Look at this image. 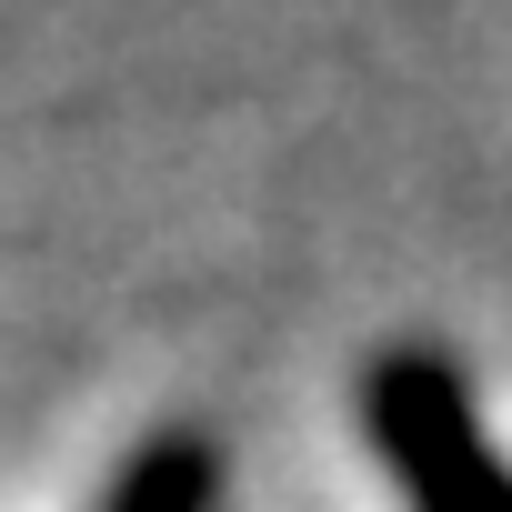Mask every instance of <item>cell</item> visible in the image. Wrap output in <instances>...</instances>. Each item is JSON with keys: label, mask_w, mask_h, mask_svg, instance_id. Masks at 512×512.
<instances>
[{"label": "cell", "mask_w": 512, "mask_h": 512, "mask_svg": "<svg viewBox=\"0 0 512 512\" xmlns=\"http://www.w3.org/2000/svg\"><path fill=\"white\" fill-rule=\"evenodd\" d=\"M221 492H231L221 442L191 432V422H171V432H151V442L121 452V472L101 482L91 512H221Z\"/></svg>", "instance_id": "obj_2"}, {"label": "cell", "mask_w": 512, "mask_h": 512, "mask_svg": "<svg viewBox=\"0 0 512 512\" xmlns=\"http://www.w3.org/2000/svg\"><path fill=\"white\" fill-rule=\"evenodd\" d=\"M362 432L412 512H512V462L492 452L482 402H472L452 352L382 342L362 362Z\"/></svg>", "instance_id": "obj_1"}]
</instances>
